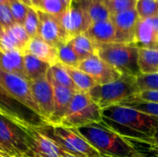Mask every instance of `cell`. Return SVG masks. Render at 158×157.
Instances as JSON below:
<instances>
[{
  "label": "cell",
  "instance_id": "6da1fadb",
  "mask_svg": "<svg viewBox=\"0 0 158 157\" xmlns=\"http://www.w3.org/2000/svg\"><path fill=\"white\" fill-rule=\"evenodd\" d=\"M102 121L123 138L147 143L158 130L157 118L121 105L102 109Z\"/></svg>",
  "mask_w": 158,
  "mask_h": 157
},
{
  "label": "cell",
  "instance_id": "7a4b0ae2",
  "mask_svg": "<svg viewBox=\"0 0 158 157\" xmlns=\"http://www.w3.org/2000/svg\"><path fill=\"white\" fill-rule=\"evenodd\" d=\"M76 130L103 157H131L139 154L125 138L103 121Z\"/></svg>",
  "mask_w": 158,
  "mask_h": 157
},
{
  "label": "cell",
  "instance_id": "3957f363",
  "mask_svg": "<svg viewBox=\"0 0 158 157\" xmlns=\"http://www.w3.org/2000/svg\"><path fill=\"white\" fill-rule=\"evenodd\" d=\"M97 56L121 75L138 77L139 48L132 43H111L97 44Z\"/></svg>",
  "mask_w": 158,
  "mask_h": 157
},
{
  "label": "cell",
  "instance_id": "277c9868",
  "mask_svg": "<svg viewBox=\"0 0 158 157\" xmlns=\"http://www.w3.org/2000/svg\"><path fill=\"white\" fill-rule=\"evenodd\" d=\"M140 93L137 77L121 75V77L110 83L96 85L88 93L92 100L101 109L118 105Z\"/></svg>",
  "mask_w": 158,
  "mask_h": 157
},
{
  "label": "cell",
  "instance_id": "5b68a950",
  "mask_svg": "<svg viewBox=\"0 0 158 157\" xmlns=\"http://www.w3.org/2000/svg\"><path fill=\"white\" fill-rule=\"evenodd\" d=\"M38 130L67 153L84 157H103L99 152L89 144L76 129L47 123L39 127Z\"/></svg>",
  "mask_w": 158,
  "mask_h": 157
},
{
  "label": "cell",
  "instance_id": "8992f818",
  "mask_svg": "<svg viewBox=\"0 0 158 157\" xmlns=\"http://www.w3.org/2000/svg\"><path fill=\"white\" fill-rule=\"evenodd\" d=\"M101 121L102 109L99 105L92 100L88 93L76 92L60 125L78 129Z\"/></svg>",
  "mask_w": 158,
  "mask_h": 157
},
{
  "label": "cell",
  "instance_id": "52a82bcc",
  "mask_svg": "<svg viewBox=\"0 0 158 157\" xmlns=\"http://www.w3.org/2000/svg\"><path fill=\"white\" fill-rule=\"evenodd\" d=\"M0 114L21 127H42L47 122L43 117L33 112L0 85Z\"/></svg>",
  "mask_w": 158,
  "mask_h": 157
},
{
  "label": "cell",
  "instance_id": "ba28073f",
  "mask_svg": "<svg viewBox=\"0 0 158 157\" xmlns=\"http://www.w3.org/2000/svg\"><path fill=\"white\" fill-rule=\"evenodd\" d=\"M0 142L12 157H28L26 132L23 128L0 114Z\"/></svg>",
  "mask_w": 158,
  "mask_h": 157
},
{
  "label": "cell",
  "instance_id": "9c48e42d",
  "mask_svg": "<svg viewBox=\"0 0 158 157\" xmlns=\"http://www.w3.org/2000/svg\"><path fill=\"white\" fill-rule=\"evenodd\" d=\"M0 85L15 99L41 116L40 109L33 99L30 82L27 80L22 77L8 73L0 68Z\"/></svg>",
  "mask_w": 158,
  "mask_h": 157
},
{
  "label": "cell",
  "instance_id": "30bf717a",
  "mask_svg": "<svg viewBox=\"0 0 158 157\" xmlns=\"http://www.w3.org/2000/svg\"><path fill=\"white\" fill-rule=\"evenodd\" d=\"M26 132L28 157H61L65 152L54 141L41 132L38 128L22 127Z\"/></svg>",
  "mask_w": 158,
  "mask_h": 157
},
{
  "label": "cell",
  "instance_id": "8fae6325",
  "mask_svg": "<svg viewBox=\"0 0 158 157\" xmlns=\"http://www.w3.org/2000/svg\"><path fill=\"white\" fill-rule=\"evenodd\" d=\"M77 68L90 75L96 81L97 85L113 82L121 77V74L117 69L105 62L97 55L82 60Z\"/></svg>",
  "mask_w": 158,
  "mask_h": 157
},
{
  "label": "cell",
  "instance_id": "7c38bea8",
  "mask_svg": "<svg viewBox=\"0 0 158 157\" xmlns=\"http://www.w3.org/2000/svg\"><path fill=\"white\" fill-rule=\"evenodd\" d=\"M29 82L33 99L40 109L41 116L47 122L54 112V90L47 77V73L45 76Z\"/></svg>",
  "mask_w": 158,
  "mask_h": 157
},
{
  "label": "cell",
  "instance_id": "4fadbf2b",
  "mask_svg": "<svg viewBox=\"0 0 158 157\" xmlns=\"http://www.w3.org/2000/svg\"><path fill=\"white\" fill-rule=\"evenodd\" d=\"M37 11L40 19L38 36L56 49L60 45L69 42V38L64 31L58 18L40 10Z\"/></svg>",
  "mask_w": 158,
  "mask_h": 157
},
{
  "label": "cell",
  "instance_id": "5bb4252c",
  "mask_svg": "<svg viewBox=\"0 0 158 157\" xmlns=\"http://www.w3.org/2000/svg\"><path fill=\"white\" fill-rule=\"evenodd\" d=\"M58 19L69 36V41L75 36L85 33L92 25L87 11L75 4L60 16Z\"/></svg>",
  "mask_w": 158,
  "mask_h": 157
},
{
  "label": "cell",
  "instance_id": "9a60e30c",
  "mask_svg": "<svg viewBox=\"0 0 158 157\" xmlns=\"http://www.w3.org/2000/svg\"><path fill=\"white\" fill-rule=\"evenodd\" d=\"M110 19L117 31V43L133 44L136 25L140 19L135 8L111 15Z\"/></svg>",
  "mask_w": 158,
  "mask_h": 157
},
{
  "label": "cell",
  "instance_id": "2e32d148",
  "mask_svg": "<svg viewBox=\"0 0 158 157\" xmlns=\"http://www.w3.org/2000/svg\"><path fill=\"white\" fill-rule=\"evenodd\" d=\"M133 44L139 49L158 48V15L139 19L135 29Z\"/></svg>",
  "mask_w": 158,
  "mask_h": 157
},
{
  "label": "cell",
  "instance_id": "e0dca14e",
  "mask_svg": "<svg viewBox=\"0 0 158 157\" xmlns=\"http://www.w3.org/2000/svg\"><path fill=\"white\" fill-rule=\"evenodd\" d=\"M47 77L49 78L54 90V112L47 123L52 125H60L76 92L74 90L58 85L50 78L48 73Z\"/></svg>",
  "mask_w": 158,
  "mask_h": 157
},
{
  "label": "cell",
  "instance_id": "ac0fdd59",
  "mask_svg": "<svg viewBox=\"0 0 158 157\" xmlns=\"http://www.w3.org/2000/svg\"><path fill=\"white\" fill-rule=\"evenodd\" d=\"M24 54H30L40 60L48 63L50 66L58 62L57 49L46 43L38 35L30 39L24 50Z\"/></svg>",
  "mask_w": 158,
  "mask_h": 157
},
{
  "label": "cell",
  "instance_id": "d6986e66",
  "mask_svg": "<svg viewBox=\"0 0 158 157\" xmlns=\"http://www.w3.org/2000/svg\"><path fill=\"white\" fill-rule=\"evenodd\" d=\"M85 33L96 44L117 43V31L111 19L93 23Z\"/></svg>",
  "mask_w": 158,
  "mask_h": 157
},
{
  "label": "cell",
  "instance_id": "ffe728a7",
  "mask_svg": "<svg viewBox=\"0 0 158 157\" xmlns=\"http://www.w3.org/2000/svg\"><path fill=\"white\" fill-rule=\"evenodd\" d=\"M23 55L24 54L19 50L0 52V68L8 73L22 77L26 80Z\"/></svg>",
  "mask_w": 158,
  "mask_h": 157
},
{
  "label": "cell",
  "instance_id": "44dd1931",
  "mask_svg": "<svg viewBox=\"0 0 158 157\" xmlns=\"http://www.w3.org/2000/svg\"><path fill=\"white\" fill-rule=\"evenodd\" d=\"M23 63L25 77L28 81H31L45 76L51 67L48 63L42 61L30 54L23 55Z\"/></svg>",
  "mask_w": 158,
  "mask_h": 157
},
{
  "label": "cell",
  "instance_id": "7402d4cb",
  "mask_svg": "<svg viewBox=\"0 0 158 157\" xmlns=\"http://www.w3.org/2000/svg\"><path fill=\"white\" fill-rule=\"evenodd\" d=\"M69 43L81 61L92 56L97 55V44L86 33L75 36Z\"/></svg>",
  "mask_w": 158,
  "mask_h": 157
},
{
  "label": "cell",
  "instance_id": "603a6c76",
  "mask_svg": "<svg viewBox=\"0 0 158 157\" xmlns=\"http://www.w3.org/2000/svg\"><path fill=\"white\" fill-rule=\"evenodd\" d=\"M138 64L141 74L158 73V48L139 49Z\"/></svg>",
  "mask_w": 158,
  "mask_h": 157
},
{
  "label": "cell",
  "instance_id": "cb8c5ba5",
  "mask_svg": "<svg viewBox=\"0 0 158 157\" xmlns=\"http://www.w3.org/2000/svg\"><path fill=\"white\" fill-rule=\"evenodd\" d=\"M69 74L73 81L76 92L78 93H89L94 86L97 85L96 81L87 73L80 70L77 68L67 67Z\"/></svg>",
  "mask_w": 158,
  "mask_h": 157
},
{
  "label": "cell",
  "instance_id": "d4e9b609",
  "mask_svg": "<svg viewBox=\"0 0 158 157\" xmlns=\"http://www.w3.org/2000/svg\"><path fill=\"white\" fill-rule=\"evenodd\" d=\"M47 73L50 76V78L58 85L74 90L76 92L75 86L73 84V81L69 74V71L66 66L57 62L56 64L50 67Z\"/></svg>",
  "mask_w": 158,
  "mask_h": 157
},
{
  "label": "cell",
  "instance_id": "484cf974",
  "mask_svg": "<svg viewBox=\"0 0 158 157\" xmlns=\"http://www.w3.org/2000/svg\"><path fill=\"white\" fill-rule=\"evenodd\" d=\"M57 57L59 63L69 68H78L81 62L69 42L60 45L57 48Z\"/></svg>",
  "mask_w": 158,
  "mask_h": 157
},
{
  "label": "cell",
  "instance_id": "4316f807",
  "mask_svg": "<svg viewBox=\"0 0 158 157\" xmlns=\"http://www.w3.org/2000/svg\"><path fill=\"white\" fill-rule=\"evenodd\" d=\"M86 11L89 15L92 24L108 20L111 18V14L105 3V0H98L91 3L87 6Z\"/></svg>",
  "mask_w": 158,
  "mask_h": 157
},
{
  "label": "cell",
  "instance_id": "83f0119b",
  "mask_svg": "<svg viewBox=\"0 0 158 157\" xmlns=\"http://www.w3.org/2000/svg\"><path fill=\"white\" fill-rule=\"evenodd\" d=\"M135 10L140 19L158 15V0H136Z\"/></svg>",
  "mask_w": 158,
  "mask_h": 157
},
{
  "label": "cell",
  "instance_id": "f1b7e54d",
  "mask_svg": "<svg viewBox=\"0 0 158 157\" xmlns=\"http://www.w3.org/2000/svg\"><path fill=\"white\" fill-rule=\"evenodd\" d=\"M36 9L44 13L59 18L69 8L66 6L62 0H42Z\"/></svg>",
  "mask_w": 158,
  "mask_h": 157
},
{
  "label": "cell",
  "instance_id": "f546056e",
  "mask_svg": "<svg viewBox=\"0 0 158 157\" xmlns=\"http://www.w3.org/2000/svg\"><path fill=\"white\" fill-rule=\"evenodd\" d=\"M22 25H23L25 31H27L28 35L30 36V38H32V37L38 35L40 19H39L38 11L36 8L29 6L27 16H26L25 20Z\"/></svg>",
  "mask_w": 158,
  "mask_h": 157
},
{
  "label": "cell",
  "instance_id": "4dcf8cb0",
  "mask_svg": "<svg viewBox=\"0 0 158 157\" xmlns=\"http://www.w3.org/2000/svg\"><path fill=\"white\" fill-rule=\"evenodd\" d=\"M118 105H124V106H128V107H131L133 109L139 110L141 112H143L145 114H148L150 116L156 117V118H158V104L127 99V100L121 102Z\"/></svg>",
  "mask_w": 158,
  "mask_h": 157
},
{
  "label": "cell",
  "instance_id": "1f68e13d",
  "mask_svg": "<svg viewBox=\"0 0 158 157\" xmlns=\"http://www.w3.org/2000/svg\"><path fill=\"white\" fill-rule=\"evenodd\" d=\"M131 146L142 155L145 157H158V146L152 143L139 140L127 139L125 138Z\"/></svg>",
  "mask_w": 158,
  "mask_h": 157
},
{
  "label": "cell",
  "instance_id": "d6a6232c",
  "mask_svg": "<svg viewBox=\"0 0 158 157\" xmlns=\"http://www.w3.org/2000/svg\"><path fill=\"white\" fill-rule=\"evenodd\" d=\"M11 14L15 20V23L23 24L28 13L29 6L24 4L21 0H11L8 4Z\"/></svg>",
  "mask_w": 158,
  "mask_h": 157
},
{
  "label": "cell",
  "instance_id": "836d02e7",
  "mask_svg": "<svg viewBox=\"0 0 158 157\" xmlns=\"http://www.w3.org/2000/svg\"><path fill=\"white\" fill-rule=\"evenodd\" d=\"M111 15L135 8L136 0H105Z\"/></svg>",
  "mask_w": 158,
  "mask_h": 157
},
{
  "label": "cell",
  "instance_id": "e575fe53",
  "mask_svg": "<svg viewBox=\"0 0 158 157\" xmlns=\"http://www.w3.org/2000/svg\"><path fill=\"white\" fill-rule=\"evenodd\" d=\"M137 84L140 92L158 91V73L139 75L137 77Z\"/></svg>",
  "mask_w": 158,
  "mask_h": 157
},
{
  "label": "cell",
  "instance_id": "d590c367",
  "mask_svg": "<svg viewBox=\"0 0 158 157\" xmlns=\"http://www.w3.org/2000/svg\"><path fill=\"white\" fill-rule=\"evenodd\" d=\"M15 23L8 5H0V27L3 29L9 28Z\"/></svg>",
  "mask_w": 158,
  "mask_h": 157
},
{
  "label": "cell",
  "instance_id": "8d00e7d4",
  "mask_svg": "<svg viewBox=\"0 0 158 157\" xmlns=\"http://www.w3.org/2000/svg\"><path fill=\"white\" fill-rule=\"evenodd\" d=\"M128 99L158 104V91H143Z\"/></svg>",
  "mask_w": 158,
  "mask_h": 157
},
{
  "label": "cell",
  "instance_id": "74e56055",
  "mask_svg": "<svg viewBox=\"0 0 158 157\" xmlns=\"http://www.w3.org/2000/svg\"><path fill=\"white\" fill-rule=\"evenodd\" d=\"M94 1H98V0H73V4H75L77 6H81L82 8H84L86 10L87 6L91 3H93Z\"/></svg>",
  "mask_w": 158,
  "mask_h": 157
},
{
  "label": "cell",
  "instance_id": "f35d334b",
  "mask_svg": "<svg viewBox=\"0 0 158 157\" xmlns=\"http://www.w3.org/2000/svg\"><path fill=\"white\" fill-rule=\"evenodd\" d=\"M21 1L24 4H26L27 6H31V7H34V8H36L39 6V4L42 2V0H21Z\"/></svg>",
  "mask_w": 158,
  "mask_h": 157
},
{
  "label": "cell",
  "instance_id": "ab89813d",
  "mask_svg": "<svg viewBox=\"0 0 158 157\" xmlns=\"http://www.w3.org/2000/svg\"><path fill=\"white\" fill-rule=\"evenodd\" d=\"M0 155H2L3 157H12L8 153L7 149L1 143V142H0Z\"/></svg>",
  "mask_w": 158,
  "mask_h": 157
},
{
  "label": "cell",
  "instance_id": "60d3db41",
  "mask_svg": "<svg viewBox=\"0 0 158 157\" xmlns=\"http://www.w3.org/2000/svg\"><path fill=\"white\" fill-rule=\"evenodd\" d=\"M63 2H64V4L66 5V6L69 9L71 6H72V5H73V0H62Z\"/></svg>",
  "mask_w": 158,
  "mask_h": 157
},
{
  "label": "cell",
  "instance_id": "b9f144b4",
  "mask_svg": "<svg viewBox=\"0 0 158 157\" xmlns=\"http://www.w3.org/2000/svg\"><path fill=\"white\" fill-rule=\"evenodd\" d=\"M61 157H84L81 156V155H73V154H69V153H67V152H64L62 156Z\"/></svg>",
  "mask_w": 158,
  "mask_h": 157
},
{
  "label": "cell",
  "instance_id": "7bdbcfd3",
  "mask_svg": "<svg viewBox=\"0 0 158 157\" xmlns=\"http://www.w3.org/2000/svg\"><path fill=\"white\" fill-rule=\"evenodd\" d=\"M152 143H154V144H156V145H157L158 146V130L156 132V134H155L153 140H152Z\"/></svg>",
  "mask_w": 158,
  "mask_h": 157
},
{
  "label": "cell",
  "instance_id": "ee69618b",
  "mask_svg": "<svg viewBox=\"0 0 158 157\" xmlns=\"http://www.w3.org/2000/svg\"><path fill=\"white\" fill-rule=\"evenodd\" d=\"M11 0H0V5H8Z\"/></svg>",
  "mask_w": 158,
  "mask_h": 157
},
{
  "label": "cell",
  "instance_id": "f6af8a7d",
  "mask_svg": "<svg viewBox=\"0 0 158 157\" xmlns=\"http://www.w3.org/2000/svg\"><path fill=\"white\" fill-rule=\"evenodd\" d=\"M131 157H145V156H143V155H142L138 154V155H133V156H131Z\"/></svg>",
  "mask_w": 158,
  "mask_h": 157
},
{
  "label": "cell",
  "instance_id": "bcb514c9",
  "mask_svg": "<svg viewBox=\"0 0 158 157\" xmlns=\"http://www.w3.org/2000/svg\"><path fill=\"white\" fill-rule=\"evenodd\" d=\"M0 157H3V156H2V155H0Z\"/></svg>",
  "mask_w": 158,
  "mask_h": 157
},
{
  "label": "cell",
  "instance_id": "7dc6e473",
  "mask_svg": "<svg viewBox=\"0 0 158 157\" xmlns=\"http://www.w3.org/2000/svg\"><path fill=\"white\" fill-rule=\"evenodd\" d=\"M0 28H1V27H0Z\"/></svg>",
  "mask_w": 158,
  "mask_h": 157
}]
</instances>
